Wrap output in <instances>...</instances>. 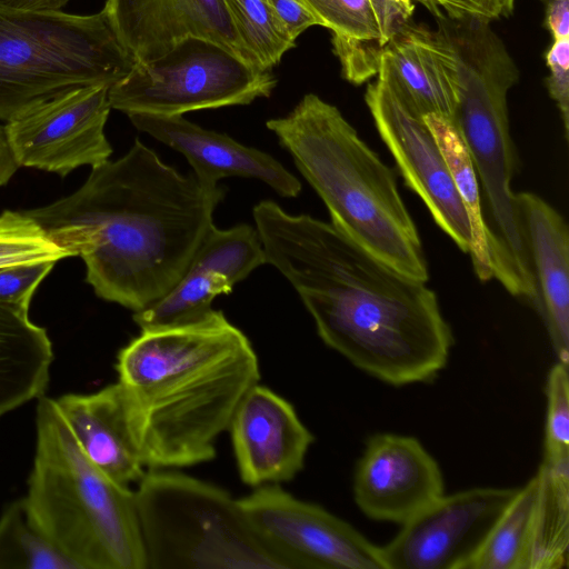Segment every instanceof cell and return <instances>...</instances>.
<instances>
[{
    "label": "cell",
    "mask_w": 569,
    "mask_h": 569,
    "mask_svg": "<svg viewBox=\"0 0 569 569\" xmlns=\"http://www.w3.org/2000/svg\"><path fill=\"white\" fill-rule=\"evenodd\" d=\"M266 261L295 288L321 340L361 371L401 387L447 366L453 336L437 295L380 260L332 223L253 208Z\"/></svg>",
    "instance_id": "1"
},
{
    "label": "cell",
    "mask_w": 569,
    "mask_h": 569,
    "mask_svg": "<svg viewBox=\"0 0 569 569\" xmlns=\"http://www.w3.org/2000/svg\"><path fill=\"white\" fill-rule=\"evenodd\" d=\"M224 193L204 189L136 139L121 158L92 168L73 193L23 212L83 260L99 298L137 312L182 277Z\"/></svg>",
    "instance_id": "2"
},
{
    "label": "cell",
    "mask_w": 569,
    "mask_h": 569,
    "mask_svg": "<svg viewBox=\"0 0 569 569\" xmlns=\"http://www.w3.org/2000/svg\"><path fill=\"white\" fill-rule=\"evenodd\" d=\"M116 369L148 469L212 460L217 438L260 380L248 337L213 309L184 323L142 329L119 351Z\"/></svg>",
    "instance_id": "3"
},
{
    "label": "cell",
    "mask_w": 569,
    "mask_h": 569,
    "mask_svg": "<svg viewBox=\"0 0 569 569\" xmlns=\"http://www.w3.org/2000/svg\"><path fill=\"white\" fill-rule=\"evenodd\" d=\"M435 19V38L452 71L453 126L467 147L480 187L493 278L509 293L533 305L530 259L510 187L519 162L507 96L519 79V70L490 20L447 14Z\"/></svg>",
    "instance_id": "4"
},
{
    "label": "cell",
    "mask_w": 569,
    "mask_h": 569,
    "mask_svg": "<svg viewBox=\"0 0 569 569\" xmlns=\"http://www.w3.org/2000/svg\"><path fill=\"white\" fill-rule=\"evenodd\" d=\"M267 128L325 202L337 229L398 271L427 282L428 264L395 171L337 107L305 94Z\"/></svg>",
    "instance_id": "5"
},
{
    "label": "cell",
    "mask_w": 569,
    "mask_h": 569,
    "mask_svg": "<svg viewBox=\"0 0 569 569\" xmlns=\"http://www.w3.org/2000/svg\"><path fill=\"white\" fill-rule=\"evenodd\" d=\"M29 515L78 569H147L134 491L82 452L54 400L40 397Z\"/></svg>",
    "instance_id": "6"
},
{
    "label": "cell",
    "mask_w": 569,
    "mask_h": 569,
    "mask_svg": "<svg viewBox=\"0 0 569 569\" xmlns=\"http://www.w3.org/2000/svg\"><path fill=\"white\" fill-rule=\"evenodd\" d=\"M136 62L103 10L79 16L0 2V121L70 89L111 87Z\"/></svg>",
    "instance_id": "7"
},
{
    "label": "cell",
    "mask_w": 569,
    "mask_h": 569,
    "mask_svg": "<svg viewBox=\"0 0 569 569\" xmlns=\"http://www.w3.org/2000/svg\"><path fill=\"white\" fill-rule=\"evenodd\" d=\"M134 495L147 569H286L212 483L149 469Z\"/></svg>",
    "instance_id": "8"
},
{
    "label": "cell",
    "mask_w": 569,
    "mask_h": 569,
    "mask_svg": "<svg viewBox=\"0 0 569 569\" xmlns=\"http://www.w3.org/2000/svg\"><path fill=\"white\" fill-rule=\"evenodd\" d=\"M276 77L221 44L186 38L164 54L137 61L109 88L111 109L123 113L182 116L189 111L250 104L270 97Z\"/></svg>",
    "instance_id": "9"
},
{
    "label": "cell",
    "mask_w": 569,
    "mask_h": 569,
    "mask_svg": "<svg viewBox=\"0 0 569 569\" xmlns=\"http://www.w3.org/2000/svg\"><path fill=\"white\" fill-rule=\"evenodd\" d=\"M238 500L254 533L286 569H385L380 547L279 485L259 486Z\"/></svg>",
    "instance_id": "10"
},
{
    "label": "cell",
    "mask_w": 569,
    "mask_h": 569,
    "mask_svg": "<svg viewBox=\"0 0 569 569\" xmlns=\"http://www.w3.org/2000/svg\"><path fill=\"white\" fill-rule=\"evenodd\" d=\"M109 86H84L61 92L20 112L3 126L18 167L61 177L82 166L109 160L112 148L104 127L111 110Z\"/></svg>",
    "instance_id": "11"
},
{
    "label": "cell",
    "mask_w": 569,
    "mask_h": 569,
    "mask_svg": "<svg viewBox=\"0 0 569 569\" xmlns=\"http://www.w3.org/2000/svg\"><path fill=\"white\" fill-rule=\"evenodd\" d=\"M519 488L442 495L380 547L385 569H468Z\"/></svg>",
    "instance_id": "12"
},
{
    "label": "cell",
    "mask_w": 569,
    "mask_h": 569,
    "mask_svg": "<svg viewBox=\"0 0 569 569\" xmlns=\"http://www.w3.org/2000/svg\"><path fill=\"white\" fill-rule=\"evenodd\" d=\"M365 101L406 186L419 196L438 227L462 252L469 253L468 217L425 117L378 79L368 84Z\"/></svg>",
    "instance_id": "13"
},
{
    "label": "cell",
    "mask_w": 569,
    "mask_h": 569,
    "mask_svg": "<svg viewBox=\"0 0 569 569\" xmlns=\"http://www.w3.org/2000/svg\"><path fill=\"white\" fill-rule=\"evenodd\" d=\"M438 462L408 436L377 433L366 443L353 476V498L370 519L402 525L443 492Z\"/></svg>",
    "instance_id": "14"
},
{
    "label": "cell",
    "mask_w": 569,
    "mask_h": 569,
    "mask_svg": "<svg viewBox=\"0 0 569 569\" xmlns=\"http://www.w3.org/2000/svg\"><path fill=\"white\" fill-rule=\"evenodd\" d=\"M267 263L257 229L238 224L210 227L179 281L160 300L133 312L140 329L174 326L210 311L212 300L229 293L259 266Z\"/></svg>",
    "instance_id": "15"
},
{
    "label": "cell",
    "mask_w": 569,
    "mask_h": 569,
    "mask_svg": "<svg viewBox=\"0 0 569 569\" xmlns=\"http://www.w3.org/2000/svg\"><path fill=\"white\" fill-rule=\"evenodd\" d=\"M228 430L240 478L252 487L293 479L315 440L292 405L259 383L242 398Z\"/></svg>",
    "instance_id": "16"
},
{
    "label": "cell",
    "mask_w": 569,
    "mask_h": 569,
    "mask_svg": "<svg viewBox=\"0 0 569 569\" xmlns=\"http://www.w3.org/2000/svg\"><path fill=\"white\" fill-rule=\"evenodd\" d=\"M102 10L137 61L160 57L179 41L197 37L214 41L250 63L224 0H107Z\"/></svg>",
    "instance_id": "17"
},
{
    "label": "cell",
    "mask_w": 569,
    "mask_h": 569,
    "mask_svg": "<svg viewBox=\"0 0 569 569\" xmlns=\"http://www.w3.org/2000/svg\"><path fill=\"white\" fill-rule=\"evenodd\" d=\"M128 118L138 130L182 153L198 182L209 191L219 189L218 182L226 177L258 179L286 198L301 191L300 181L272 156L224 133L204 129L182 116L132 113Z\"/></svg>",
    "instance_id": "18"
},
{
    "label": "cell",
    "mask_w": 569,
    "mask_h": 569,
    "mask_svg": "<svg viewBox=\"0 0 569 569\" xmlns=\"http://www.w3.org/2000/svg\"><path fill=\"white\" fill-rule=\"evenodd\" d=\"M536 290L535 309L560 363H569V231L563 217L533 192L516 193Z\"/></svg>",
    "instance_id": "19"
},
{
    "label": "cell",
    "mask_w": 569,
    "mask_h": 569,
    "mask_svg": "<svg viewBox=\"0 0 569 569\" xmlns=\"http://www.w3.org/2000/svg\"><path fill=\"white\" fill-rule=\"evenodd\" d=\"M84 456L106 476L129 486L144 476L118 382L93 393L53 399Z\"/></svg>",
    "instance_id": "20"
},
{
    "label": "cell",
    "mask_w": 569,
    "mask_h": 569,
    "mask_svg": "<svg viewBox=\"0 0 569 569\" xmlns=\"http://www.w3.org/2000/svg\"><path fill=\"white\" fill-rule=\"evenodd\" d=\"M377 76L422 117L435 114L453 124L456 93L451 67L433 30L413 20L407 24L385 46Z\"/></svg>",
    "instance_id": "21"
},
{
    "label": "cell",
    "mask_w": 569,
    "mask_h": 569,
    "mask_svg": "<svg viewBox=\"0 0 569 569\" xmlns=\"http://www.w3.org/2000/svg\"><path fill=\"white\" fill-rule=\"evenodd\" d=\"M52 360L47 330L29 309L0 302V416L43 396Z\"/></svg>",
    "instance_id": "22"
},
{
    "label": "cell",
    "mask_w": 569,
    "mask_h": 569,
    "mask_svg": "<svg viewBox=\"0 0 569 569\" xmlns=\"http://www.w3.org/2000/svg\"><path fill=\"white\" fill-rule=\"evenodd\" d=\"M529 569H562L569 546V459H542Z\"/></svg>",
    "instance_id": "23"
},
{
    "label": "cell",
    "mask_w": 569,
    "mask_h": 569,
    "mask_svg": "<svg viewBox=\"0 0 569 569\" xmlns=\"http://www.w3.org/2000/svg\"><path fill=\"white\" fill-rule=\"evenodd\" d=\"M425 120L446 159L468 217L471 234L469 254L475 273L481 281L491 280L493 272L488 250V233L483 219L480 187L467 147L451 122L435 114L426 116Z\"/></svg>",
    "instance_id": "24"
},
{
    "label": "cell",
    "mask_w": 569,
    "mask_h": 569,
    "mask_svg": "<svg viewBox=\"0 0 569 569\" xmlns=\"http://www.w3.org/2000/svg\"><path fill=\"white\" fill-rule=\"evenodd\" d=\"M537 495L535 476L519 487L468 569H529Z\"/></svg>",
    "instance_id": "25"
},
{
    "label": "cell",
    "mask_w": 569,
    "mask_h": 569,
    "mask_svg": "<svg viewBox=\"0 0 569 569\" xmlns=\"http://www.w3.org/2000/svg\"><path fill=\"white\" fill-rule=\"evenodd\" d=\"M78 569L32 521L24 499L0 517V569Z\"/></svg>",
    "instance_id": "26"
},
{
    "label": "cell",
    "mask_w": 569,
    "mask_h": 569,
    "mask_svg": "<svg viewBox=\"0 0 569 569\" xmlns=\"http://www.w3.org/2000/svg\"><path fill=\"white\" fill-rule=\"evenodd\" d=\"M234 32L249 62L270 71L296 47L267 0H224Z\"/></svg>",
    "instance_id": "27"
},
{
    "label": "cell",
    "mask_w": 569,
    "mask_h": 569,
    "mask_svg": "<svg viewBox=\"0 0 569 569\" xmlns=\"http://www.w3.org/2000/svg\"><path fill=\"white\" fill-rule=\"evenodd\" d=\"M70 257L23 211L4 210L0 214V267Z\"/></svg>",
    "instance_id": "28"
},
{
    "label": "cell",
    "mask_w": 569,
    "mask_h": 569,
    "mask_svg": "<svg viewBox=\"0 0 569 569\" xmlns=\"http://www.w3.org/2000/svg\"><path fill=\"white\" fill-rule=\"evenodd\" d=\"M332 37L387 44L372 0H300Z\"/></svg>",
    "instance_id": "29"
},
{
    "label": "cell",
    "mask_w": 569,
    "mask_h": 569,
    "mask_svg": "<svg viewBox=\"0 0 569 569\" xmlns=\"http://www.w3.org/2000/svg\"><path fill=\"white\" fill-rule=\"evenodd\" d=\"M546 425L543 458L569 459V375L568 366L556 363L546 381Z\"/></svg>",
    "instance_id": "30"
},
{
    "label": "cell",
    "mask_w": 569,
    "mask_h": 569,
    "mask_svg": "<svg viewBox=\"0 0 569 569\" xmlns=\"http://www.w3.org/2000/svg\"><path fill=\"white\" fill-rule=\"evenodd\" d=\"M54 261H38L0 267V302L29 309L31 299Z\"/></svg>",
    "instance_id": "31"
},
{
    "label": "cell",
    "mask_w": 569,
    "mask_h": 569,
    "mask_svg": "<svg viewBox=\"0 0 569 569\" xmlns=\"http://www.w3.org/2000/svg\"><path fill=\"white\" fill-rule=\"evenodd\" d=\"M549 74L546 86L556 102L563 124L565 137H569V39L552 40L545 53Z\"/></svg>",
    "instance_id": "32"
},
{
    "label": "cell",
    "mask_w": 569,
    "mask_h": 569,
    "mask_svg": "<svg viewBox=\"0 0 569 569\" xmlns=\"http://www.w3.org/2000/svg\"><path fill=\"white\" fill-rule=\"evenodd\" d=\"M289 37L297 38L312 26H321L320 20L300 0H267Z\"/></svg>",
    "instance_id": "33"
},
{
    "label": "cell",
    "mask_w": 569,
    "mask_h": 569,
    "mask_svg": "<svg viewBox=\"0 0 569 569\" xmlns=\"http://www.w3.org/2000/svg\"><path fill=\"white\" fill-rule=\"evenodd\" d=\"M432 16L445 12L451 18L480 17L498 20L490 0H416Z\"/></svg>",
    "instance_id": "34"
},
{
    "label": "cell",
    "mask_w": 569,
    "mask_h": 569,
    "mask_svg": "<svg viewBox=\"0 0 569 569\" xmlns=\"http://www.w3.org/2000/svg\"><path fill=\"white\" fill-rule=\"evenodd\" d=\"M545 8L543 26L552 40L569 39V0H541Z\"/></svg>",
    "instance_id": "35"
},
{
    "label": "cell",
    "mask_w": 569,
    "mask_h": 569,
    "mask_svg": "<svg viewBox=\"0 0 569 569\" xmlns=\"http://www.w3.org/2000/svg\"><path fill=\"white\" fill-rule=\"evenodd\" d=\"M18 168L7 143L4 128L0 124V187L10 181Z\"/></svg>",
    "instance_id": "36"
},
{
    "label": "cell",
    "mask_w": 569,
    "mask_h": 569,
    "mask_svg": "<svg viewBox=\"0 0 569 569\" xmlns=\"http://www.w3.org/2000/svg\"><path fill=\"white\" fill-rule=\"evenodd\" d=\"M70 0H0L1 3L26 10L56 11L64 7Z\"/></svg>",
    "instance_id": "37"
},
{
    "label": "cell",
    "mask_w": 569,
    "mask_h": 569,
    "mask_svg": "<svg viewBox=\"0 0 569 569\" xmlns=\"http://www.w3.org/2000/svg\"><path fill=\"white\" fill-rule=\"evenodd\" d=\"M497 19L509 18L515 9L516 0H490Z\"/></svg>",
    "instance_id": "38"
}]
</instances>
